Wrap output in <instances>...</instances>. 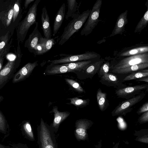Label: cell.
I'll return each instance as SVG.
<instances>
[{
	"mask_svg": "<svg viewBox=\"0 0 148 148\" xmlns=\"http://www.w3.org/2000/svg\"><path fill=\"white\" fill-rule=\"evenodd\" d=\"M39 148H58L55 132L53 128L42 118L37 129Z\"/></svg>",
	"mask_w": 148,
	"mask_h": 148,
	"instance_id": "cell-1",
	"label": "cell"
},
{
	"mask_svg": "<svg viewBox=\"0 0 148 148\" xmlns=\"http://www.w3.org/2000/svg\"><path fill=\"white\" fill-rule=\"evenodd\" d=\"M88 9L80 14H74L72 19L64 28L60 38L59 44L62 45L66 42L73 34L78 32L85 23L91 11Z\"/></svg>",
	"mask_w": 148,
	"mask_h": 148,
	"instance_id": "cell-2",
	"label": "cell"
},
{
	"mask_svg": "<svg viewBox=\"0 0 148 148\" xmlns=\"http://www.w3.org/2000/svg\"><path fill=\"white\" fill-rule=\"evenodd\" d=\"M40 1V0L35 1L29 7L26 16L18 25L17 29V37L21 42L25 40L31 26L36 22L37 7Z\"/></svg>",
	"mask_w": 148,
	"mask_h": 148,
	"instance_id": "cell-3",
	"label": "cell"
},
{
	"mask_svg": "<svg viewBox=\"0 0 148 148\" xmlns=\"http://www.w3.org/2000/svg\"><path fill=\"white\" fill-rule=\"evenodd\" d=\"M59 58L53 60H49L50 64H58L71 63L83 61L93 60L100 56L99 54L94 52L87 51L78 54H60Z\"/></svg>",
	"mask_w": 148,
	"mask_h": 148,
	"instance_id": "cell-4",
	"label": "cell"
},
{
	"mask_svg": "<svg viewBox=\"0 0 148 148\" xmlns=\"http://www.w3.org/2000/svg\"><path fill=\"white\" fill-rule=\"evenodd\" d=\"M102 0H97L94 4L90 14L82 29L80 32L81 35L87 36L90 34L99 21V18Z\"/></svg>",
	"mask_w": 148,
	"mask_h": 148,
	"instance_id": "cell-5",
	"label": "cell"
},
{
	"mask_svg": "<svg viewBox=\"0 0 148 148\" xmlns=\"http://www.w3.org/2000/svg\"><path fill=\"white\" fill-rule=\"evenodd\" d=\"M21 55H18L12 60H9L0 71V90L12 78L16 69L19 67Z\"/></svg>",
	"mask_w": 148,
	"mask_h": 148,
	"instance_id": "cell-6",
	"label": "cell"
},
{
	"mask_svg": "<svg viewBox=\"0 0 148 148\" xmlns=\"http://www.w3.org/2000/svg\"><path fill=\"white\" fill-rule=\"evenodd\" d=\"M146 93L142 92L140 94L120 103L112 111L113 116L125 115L133 110V106L140 101L145 96Z\"/></svg>",
	"mask_w": 148,
	"mask_h": 148,
	"instance_id": "cell-7",
	"label": "cell"
},
{
	"mask_svg": "<svg viewBox=\"0 0 148 148\" xmlns=\"http://www.w3.org/2000/svg\"><path fill=\"white\" fill-rule=\"evenodd\" d=\"M145 63H148V52L123 58L113 67L112 69L123 68Z\"/></svg>",
	"mask_w": 148,
	"mask_h": 148,
	"instance_id": "cell-8",
	"label": "cell"
},
{
	"mask_svg": "<svg viewBox=\"0 0 148 148\" xmlns=\"http://www.w3.org/2000/svg\"><path fill=\"white\" fill-rule=\"evenodd\" d=\"M148 88L147 83L128 86L117 90L116 94L118 98L127 99L140 94L143 90L147 89Z\"/></svg>",
	"mask_w": 148,
	"mask_h": 148,
	"instance_id": "cell-9",
	"label": "cell"
},
{
	"mask_svg": "<svg viewBox=\"0 0 148 148\" xmlns=\"http://www.w3.org/2000/svg\"><path fill=\"white\" fill-rule=\"evenodd\" d=\"M38 65L37 61L26 64L14 74L12 77V83L19 82L28 77Z\"/></svg>",
	"mask_w": 148,
	"mask_h": 148,
	"instance_id": "cell-10",
	"label": "cell"
},
{
	"mask_svg": "<svg viewBox=\"0 0 148 148\" xmlns=\"http://www.w3.org/2000/svg\"><path fill=\"white\" fill-rule=\"evenodd\" d=\"M91 124L90 121L85 119L77 120L75 123L74 134L79 141L86 140L87 137V130Z\"/></svg>",
	"mask_w": 148,
	"mask_h": 148,
	"instance_id": "cell-11",
	"label": "cell"
},
{
	"mask_svg": "<svg viewBox=\"0 0 148 148\" xmlns=\"http://www.w3.org/2000/svg\"><path fill=\"white\" fill-rule=\"evenodd\" d=\"M147 52L148 45L140 44L124 48L118 53L116 56L118 57L123 58Z\"/></svg>",
	"mask_w": 148,
	"mask_h": 148,
	"instance_id": "cell-12",
	"label": "cell"
},
{
	"mask_svg": "<svg viewBox=\"0 0 148 148\" xmlns=\"http://www.w3.org/2000/svg\"><path fill=\"white\" fill-rule=\"evenodd\" d=\"M42 37H43L38 29V23L36 22L34 29L25 41V47L27 48L30 52L33 53L35 47L39 43L40 40Z\"/></svg>",
	"mask_w": 148,
	"mask_h": 148,
	"instance_id": "cell-13",
	"label": "cell"
},
{
	"mask_svg": "<svg viewBox=\"0 0 148 148\" xmlns=\"http://www.w3.org/2000/svg\"><path fill=\"white\" fill-rule=\"evenodd\" d=\"M127 13L128 10H126L119 16L114 28L109 37L117 34H122L125 31V26L128 23Z\"/></svg>",
	"mask_w": 148,
	"mask_h": 148,
	"instance_id": "cell-14",
	"label": "cell"
},
{
	"mask_svg": "<svg viewBox=\"0 0 148 148\" xmlns=\"http://www.w3.org/2000/svg\"><path fill=\"white\" fill-rule=\"evenodd\" d=\"M53 112L54 113V118L53 123L50 125L53 129L55 133H57L61 123L69 115L68 112H61L58 110L57 107H53Z\"/></svg>",
	"mask_w": 148,
	"mask_h": 148,
	"instance_id": "cell-15",
	"label": "cell"
},
{
	"mask_svg": "<svg viewBox=\"0 0 148 148\" xmlns=\"http://www.w3.org/2000/svg\"><path fill=\"white\" fill-rule=\"evenodd\" d=\"M41 20L42 29L45 38H50L52 36V32L50 24L49 18L45 7L42 9Z\"/></svg>",
	"mask_w": 148,
	"mask_h": 148,
	"instance_id": "cell-16",
	"label": "cell"
},
{
	"mask_svg": "<svg viewBox=\"0 0 148 148\" xmlns=\"http://www.w3.org/2000/svg\"><path fill=\"white\" fill-rule=\"evenodd\" d=\"M65 4L63 3L55 16L53 25V36L57 33L62 25L65 14Z\"/></svg>",
	"mask_w": 148,
	"mask_h": 148,
	"instance_id": "cell-17",
	"label": "cell"
},
{
	"mask_svg": "<svg viewBox=\"0 0 148 148\" xmlns=\"http://www.w3.org/2000/svg\"><path fill=\"white\" fill-rule=\"evenodd\" d=\"M20 125V130L24 137L30 141H35L34 136L30 122L27 120L23 121Z\"/></svg>",
	"mask_w": 148,
	"mask_h": 148,
	"instance_id": "cell-18",
	"label": "cell"
},
{
	"mask_svg": "<svg viewBox=\"0 0 148 148\" xmlns=\"http://www.w3.org/2000/svg\"><path fill=\"white\" fill-rule=\"evenodd\" d=\"M148 63H143L135 65L125 68L112 69V72L117 74H126L133 72L137 71L147 68Z\"/></svg>",
	"mask_w": 148,
	"mask_h": 148,
	"instance_id": "cell-19",
	"label": "cell"
},
{
	"mask_svg": "<svg viewBox=\"0 0 148 148\" xmlns=\"http://www.w3.org/2000/svg\"><path fill=\"white\" fill-rule=\"evenodd\" d=\"M100 82L102 84L109 86H117L121 84L116 75L109 73L102 76Z\"/></svg>",
	"mask_w": 148,
	"mask_h": 148,
	"instance_id": "cell-20",
	"label": "cell"
},
{
	"mask_svg": "<svg viewBox=\"0 0 148 148\" xmlns=\"http://www.w3.org/2000/svg\"><path fill=\"white\" fill-rule=\"evenodd\" d=\"M92 60L83 61L62 64L66 66L71 72L80 71L82 70H84L92 63Z\"/></svg>",
	"mask_w": 148,
	"mask_h": 148,
	"instance_id": "cell-21",
	"label": "cell"
},
{
	"mask_svg": "<svg viewBox=\"0 0 148 148\" xmlns=\"http://www.w3.org/2000/svg\"><path fill=\"white\" fill-rule=\"evenodd\" d=\"M97 102L100 110L102 111H105L109 105L107 97V94L103 92L100 88L97 91Z\"/></svg>",
	"mask_w": 148,
	"mask_h": 148,
	"instance_id": "cell-22",
	"label": "cell"
},
{
	"mask_svg": "<svg viewBox=\"0 0 148 148\" xmlns=\"http://www.w3.org/2000/svg\"><path fill=\"white\" fill-rule=\"evenodd\" d=\"M47 73L49 75L64 73L70 72L68 68L63 64H50L47 69Z\"/></svg>",
	"mask_w": 148,
	"mask_h": 148,
	"instance_id": "cell-23",
	"label": "cell"
},
{
	"mask_svg": "<svg viewBox=\"0 0 148 148\" xmlns=\"http://www.w3.org/2000/svg\"><path fill=\"white\" fill-rule=\"evenodd\" d=\"M9 125L3 113L0 111V133L4 135V139L10 134Z\"/></svg>",
	"mask_w": 148,
	"mask_h": 148,
	"instance_id": "cell-24",
	"label": "cell"
},
{
	"mask_svg": "<svg viewBox=\"0 0 148 148\" xmlns=\"http://www.w3.org/2000/svg\"><path fill=\"white\" fill-rule=\"evenodd\" d=\"M104 61V59L102 58L95 62L90 64L84 69L85 72L88 75H94L99 70L101 66Z\"/></svg>",
	"mask_w": 148,
	"mask_h": 148,
	"instance_id": "cell-25",
	"label": "cell"
},
{
	"mask_svg": "<svg viewBox=\"0 0 148 148\" xmlns=\"http://www.w3.org/2000/svg\"><path fill=\"white\" fill-rule=\"evenodd\" d=\"M148 70L142 69L136 72L132 73L128 75L123 80L124 81L132 80L138 79L142 77H148Z\"/></svg>",
	"mask_w": 148,
	"mask_h": 148,
	"instance_id": "cell-26",
	"label": "cell"
},
{
	"mask_svg": "<svg viewBox=\"0 0 148 148\" xmlns=\"http://www.w3.org/2000/svg\"><path fill=\"white\" fill-rule=\"evenodd\" d=\"M147 9L143 17L140 19L136 25L134 32L138 33L140 32L147 26L148 23V6Z\"/></svg>",
	"mask_w": 148,
	"mask_h": 148,
	"instance_id": "cell-27",
	"label": "cell"
},
{
	"mask_svg": "<svg viewBox=\"0 0 148 148\" xmlns=\"http://www.w3.org/2000/svg\"><path fill=\"white\" fill-rule=\"evenodd\" d=\"M68 11L66 15V19L72 17L74 14L77 8V3L76 0H67Z\"/></svg>",
	"mask_w": 148,
	"mask_h": 148,
	"instance_id": "cell-28",
	"label": "cell"
},
{
	"mask_svg": "<svg viewBox=\"0 0 148 148\" xmlns=\"http://www.w3.org/2000/svg\"><path fill=\"white\" fill-rule=\"evenodd\" d=\"M40 42L43 45L45 53L50 50L55 44L54 38H47L43 37L40 39Z\"/></svg>",
	"mask_w": 148,
	"mask_h": 148,
	"instance_id": "cell-29",
	"label": "cell"
},
{
	"mask_svg": "<svg viewBox=\"0 0 148 148\" xmlns=\"http://www.w3.org/2000/svg\"><path fill=\"white\" fill-rule=\"evenodd\" d=\"M71 101L70 104L77 107H83L88 104L90 100L89 99H83L77 97L69 99Z\"/></svg>",
	"mask_w": 148,
	"mask_h": 148,
	"instance_id": "cell-30",
	"label": "cell"
},
{
	"mask_svg": "<svg viewBox=\"0 0 148 148\" xmlns=\"http://www.w3.org/2000/svg\"><path fill=\"white\" fill-rule=\"evenodd\" d=\"M65 79L68 84L77 92L81 93L85 92L84 89L77 82L72 79L65 78Z\"/></svg>",
	"mask_w": 148,
	"mask_h": 148,
	"instance_id": "cell-31",
	"label": "cell"
},
{
	"mask_svg": "<svg viewBox=\"0 0 148 148\" xmlns=\"http://www.w3.org/2000/svg\"><path fill=\"white\" fill-rule=\"evenodd\" d=\"M110 68V62H107L103 63L101 66L99 71V75L102 77L105 74L108 73Z\"/></svg>",
	"mask_w": 148,
	"mask_h": 148,
	"instance_id": "cell-32",
	"label": "cell"
},
{
	"mask_svg": "<svg viewBox=\"0 0 148 148\" xmlns=\"http://www.w3.org/2000/svg\"><path fill=\"white\" fill-rule=\"evenodd\" d=\"M8 32L2 36L0 38V52L3 50L7 46L8 40Z\"/></svg>",
	"mask_w": 148,
	"mask_h": 148,
	"instance_id": "cell-33",
	"label": "cell"
},
{
	"mask_svg": "<svg viewBox=\"0 0 148 148\" xmlns=\"http://www.w3.org/2000/svg\"><path fill=\"white\" fill-rule=\"evenodd\" d=\"M20 10V5L18 0L16 1L13 5V15L12 19L13 22H14L17 18Z\"/></svg>",
	"mask_w": 148,
	"mask_h": 148,
	"instance_id": "cell-34",
	"label": "cell"
},
{
	"mask_svg": "<svg viewBox=\"0 0 148 148\" xmlns=\"http://www.w3.org/2000/svg\"><path fill=\"white\" fill-rule=\"evenodd\" d=\"M10 47V45H9L0 52V71L3 67L4 60L6 55Z\"/></svg>",
	"mask_w": 148,
	"mask_h": 148,
	"instance_id": "cell-35",
	"label": "cell"
},
{
	"mask_svg": "<svg viewBox=\"0 0 148 148\" xmlns=\"http://www.w3.org/2000/svg\"><path fill=\"white\" fill-rule=\"evenodd\" d=\"M13 15V6H12L9 10L5 17L6 24L7 26L10 24L12 20Z\"/></svg>",
	"mask_w": 148,
	"mask_h": 148,
	"instance_id": "cell-36",
	"label": "cell"
},
{
	"mask_svg": "<svg viewBox=\"0 0 148 148\" xmlns=\"http://www.w3.org/2000/svg\"><path fill=\"white\" fill-rule=\"evenodd\" d=\"M9 148H29L26 144L21 143H9Z\"/></svg>",
	"mask_w": 148,
	"mask_h": 148,
	"instance_id": "cell-37",
	"label": "cell"
},
{
	"mask_svg": "<svg viewBox=\"0 0 148 148\" xmlns=\"http://www.w3.org/2000/svg\"><path fill=\"white\" fill-rule=\"evenodd\" d=\"M140 123H144L148 121V111L144 112L141 116L138 119Z\"/></svg>",
	"mask_w": 148,
	"mask_h": 148,
	"instance_id": "cell-38",
	"label": "cell"
},
{
	"mask_svg": "<svg viewBox=\"0 0 148 148\" xmlns=\"http://www.w3.org/2000/svg\"><path fill=\"white\" fill-rule=\"evenodd\" d=\"M147 111H148V103L147 101L138 110L137 112V113L140 114Z\"/></svg>",
	"mask_w": 148,
	"mask_h": 148,
	"instance_id": "cell-39",
	"label": "cell"
},
{
	"mask_svg": "<svg viewBox=\"0 0 148 148\" xmlns=\"http://www.w3.org/2000/svg\"><path fill=\"white\" fill-rule=\"evenodd\" d=\"M136 81L144 82L147 83L148 82V77H145L137 79Z\"/></svg>",
	"mask_w": 148,
	"mask_h": 148,
	"instance_id": "cell-40",
	"label": "cell"
},
{
	"mask_svg": "<svg viewBox=\"0 0 148 148\" xmlns=\"http://www.w3.org/2000/svg\"><path fill=\"white\" fill-rule=\"evenodd\" d=\"M34 1V0H26L25 1L24 6L25 9L27 8L29 4L32 2Z\"/></svg>",
	"mask_w": 148,
	"mask_h": 148,
	"instance_id": "cell-41",
	"label": "cell"
},
{
	"mask_svg": "<svg viewBox=\"0 0 148 148\" xmlns=\"http://www.w3.org/2000/svg\"><path fill=\"white\" fill-rule=\"evenodd\" d=\"M9 147L10 146L9 145H4L0 143V148H9Z\"/></svg>",
	"mask_w": 148,
	"mask_h": 148,
	"instance_id": "cell-42",
	"label": "cell"
},
{
	"mask_svg": "<svg viewBox=\"0 0 148 148\" xmlns=\"http://www.w3.org/2000/svg\"><path fill=\"white\" fill-rule=\"evenodd\" d=\"M4 99V97L3 96L1 95H0V103Z\"/></svg>",
	"mask_w": 148,
	"mask_h": 148,
	"instance_id": "cell-43",
	"label": "cell"
}]
</instances>
